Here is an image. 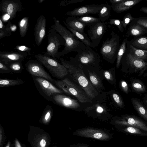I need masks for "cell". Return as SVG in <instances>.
Masks as SVG:
<instances>
[{"instance_id": "42", "label": "cell", "mask_w": 147, "mask_h": 147, "mask_svg": "<svg viewBox=\"0 0 147 147\" xmlns=\"http://www.w3.org/2000/svg\"><path fill=\"white\" fill-rule=\"evenodd\" d=\"M135 20L138 23L147 29V17H140L136 18Z\"/></svg>"}, {"instance_id": "12", "label": "cell", "mask_w": 147, "mask_h": 147, "mask_svg": "<svg viewBox=\"0 0 147 147\" xmlns=\"http://www.w3.org/2000/svg\"><path fill=\"white\" fill-rule=\"evenodd\" d=\"M25 66L27 71L33 77L42 78L53 82L54 80L37 60H29L26 62Z\"/></svg>"}, {"instance_id": "4", "label": "cell", "mask_w": 147, "mask_h": 147, "mask_svg": "<svg viewBox=\"0 0 147 147\" xmlns=\"http://www.w3.org/2000/svg\"><path fill=\"white\" fill-rule=\"evenodd\" d=\"M110 38L104 41L100 48V52L104 59L108 62L113 63L117 58L120 46V36L112 31Z\"/></svg>"}, {"instance_id": "37", "label": "cell", "mask_w": 147, "mask_h": 147, "mask_svg": "<svg viewBox=\"0 0 147 147\" xmlns=\"http://www.w3.org/2000/svg\"><path fill=\"white\" fill-rule=\"evenodd\" d=\"M121 21L118 19L111 18L109 19V24L116 26L121 32H123L124 31V28Z\"/></svg>"}, {"instance_id": "6", "label": "cell", "mask_w": 147, "mask_h": 147, "mask_svg": "<svg viewBox=\"0 0 147 147\" xmlns=\"http://www.w3.org/2000/svg\"><path fill=\"white\" fill-rule=\"evenodd\" d=\"M48 44L46 51L43 55L52 57L53 59L58 58L59 49L62 46H65V41L63 37L57 32L52 29H50L47 36Z\"/></svg>"}, {"instance_id": "29", "label": "cell", "mask_w": 147, "mask_h": 147, "mask_svg": "<svg viewBox=\"0 0 147 147\" xmlns=\"http://www.w3.org/2000/svg\"><path fill=\"white\" fill-rule=\"evenodd\" d=\"M127 40L126 38L124 39L121 43L120 45L116 58V67L117 68L119 67L122 58L126 51Z\"/></svg>"}, {"instance_id": "1", "label": "cell", "mask_w": 147, "mask_h": 147, "mask_svg": "<svg viewBox=\"0 0 147 147\" xmlns=\"http://www.w3.org/2000/svg\"><path fill=\"white\" fill-rule=\"evenodd\" d=\"M70 61L60 58L61 63L67 69L73 82L80 87L92 100L98 95L97 90L92 84L84 72V66L71 57Z\"/></svg>"}, {"instance_id": "27", "label": "cell", "mask_w": 147, "mask_h": 147, "mask_svg": "<svg viewBox=\"0 0 147 147\" xmlns=\"http://www.w3.org/2000/svg\"><path fill=\"white\" fill-rule=\"evenodd\" d=\"M131 102L136 110L144 119L147 121V110L138 100L132 98Z\"/></svg>"}, {"instance_id": "23", "label": "cell", "mask_w": 147, "mask_h": 147, "mask_svg": "<svg viewBox=\"0 0 147 147\" xmlns=\"http://www.w3.org/2000/svg\"><path fill=\"white\" fill-rule=\"evenodd\" d=\"M85 70L87 71L89 80L96 89L99 91L103 89L102 84L100 77L92 70V67L84 66Z\"/></svg>"}, {"instance_id": "8", "label": "cell", "mask_w": 147, "mask_h": 147, "mask_svg": "<svg viewBox=\"0 0 147 147\" xmlns=\"http://www.w3.org/2000/svg\"><path fill=\"white\" fill-rule=\"evenodd\" d=\"M33 79L40 94L48 100L51 101L54 94L64 93L62 90L45 78L33 76Z\"/></svg>"}, {"instance_id": "28", "label": "cell", "mask_w": 147, "mask_h": 147, "mask_svg": "<svg viewBox=\"0 0 147 147\" xmlns=\"http://www.w3.org/2000/svg\"><path fill=\"white\" fill-rule=\"evenodd\" d=\"M0 87L3 88L14 86L23 84L24 81L21 79H0Z\"/></svg>"}, {"instance_id": "13", "label": "cell", "mask_w": 147, "mask_h": 147, "mask_svg": "<svg viewBox=\"0 0 147 147\" xmlns=\"http://www.w3.org/2000/svg\"><path fill=\"white\" fill-rule=\"evenodd\" d=\"M22 10V4L20 0H3L0 3V11L8 15L11 20L15 17L18 12Z\"/></svg>"}, {"instance_id": "45", "label": "cell", "mask_w": 147, "mask_h": 147, "mask_svg": "<svg viewBox=\"0 0 147 147\" xmlns=\"http://www.w3.org/2000/svg\"><path fill=\"white\" fill-rule=\"evenodd\" d=\"M9 36L3 30L0 29V39L5 36Z\"/></svg>"}, {"instance_id": "36", "label": "cell", "mask_w": 147, "mask_h": 147, "mask_svg": "<svg viewBox=\"0 0 147 147\" xmlns=\"http://www.w3.org/2000/svg\"><path fill=\"white\" fill-rule=\"evenodd\" d=\"M136 18L133 17L130 13H127L123 17L121 21L124 29L125 30L128 24L132 21L135 20Z\"/></svg>"}, {"instance_id": "40", "label": "cell", "mask_w": 147, "mask_h": 147, "mask_svg": "<svg viewBox=\"0 0 147 147\" xmlns=\"http://www.w3.org/2000/svg\"><path fill=\"white\" fill-rule=\"evenodd\" d=\"M112 96L114 101L117 105L119 107H123V102L119 96L117 94L114 93L113 94Z\"/></svg>"}, {"instance_id": "21", "label": "cell", "mask_w": 147, "mask_h": 147, "mask_svg": "<svg viewBox=\"0 0 147 147\" xmlns=\"http://www.w3.org/2000/svg\"><path fill=\"white\" fill-rule=\"evenodd\" d=\"M127 51L134 58L147 63V51L137 49L131 45L127 40Z\"/></svg>"}, {"instance_id": "22", "label": "cell", "mask_w": 147, "mask_h": 147, "mask_svg": "<svg viewBox=\"0 0 147 147\" xmlns=\"http://www.w3.org/2000/svg\"><path fill=\"white\" fill-rule=\"evenodd\" d=\"M65 22L73 30L80 33H84V29L86 26L79 21L76 16H72L67 17Z\"/></svg>"}, {"instance_id": "16", "label": "cell", "mask_w": 147, "mask_h": 147, "mask_svg": "<svg viewBox=\"0 0 147 147\" xmlns=\"http://www.w3.org/2000/svg\"><path fill=\"white\" fill-rule=\"evenodd\" d=\"M28 55L27 53L22 52H0V61L7 65L14 62H22Z\"/></svg>"}, {"instance_id": "34", "label": "cell", "mask_w": 147, "mask_h": 147, "mask_svg": "<svg viewBox=\"0 0 147 147\" xmlns=\"http://www.w3.org/2000/svg\"><path fill=\"white\" fill-rule=\"evenodd\" d=\"M131 87L134 91L138 92H144L146 90L143 84L138 80H135L132 82Z\"/></svg>"}, {"instance_id": "47", "label": "cell", "mask_w": 147, "mask_h": 147, "mask_svg": "<svg viewBox=\"0 0 147 147\" xmlns=\"http://www.w3.org/2000/svg\"><path fill=\"white\" fill-rule=\"evenodd\" d=\"M70 147H88V146L86 144H78L72 145Z\"/></svg>"}, {"instance_id": "39", "label": "cell", "mask_w": 147, "mask_h": 147, "mask_svg": "<svg viewBox=\"0 0 147 147\" xmlns=\"http://www.w3.org/2000/svg\"><path fill=\"white\" fill-rule=\"evenodd\" d=\"M85 0H65L62 1L59 4L60 6H64L71 4L82 2Z\"/></svg>"}, {"instance_id": "20", "label": "cell", "mask_w": 147, "mask_h": 147, "mask_svg": "<svg viewBox=\"0 0 147 147\" xmlns=\"http://www.w3.org/2000/svg\"><path fill=\"white\" fill-rule=\"evenodd\" d=\"M142 0H124L123 1L117 4L112 5L111 6L113 10L117 13L124 12L131 8Z\"/></svg>"}, {"instance_id": "44", "label": "cell", "mask_w": 147, "mask_h": 147, "mask_svg": "<svg viewBox=\"0 0 147 147\" xmlns=\"http://www.w3.org/2000/svg\"><path fill=\"white\" fill-rule=\"evenodd\" d=\"M104 75L105 78L109 81H113V78L111 73L108 71H105L104 72Z\"/></svg>"}, {"instance_id": "5", "label": "cell", "mask_w": 147, "mask_h": 147, "mask_svg": "<svg viewBox=\"0 0 147 147\" xmlns=\"http://www.w3.org/2000/svg\"><path fill=\"white\" fill-rule=\"evenodd\" d=\"M34 57L36 60L46 67L54 77L60 79L68 75L67 69L55 59L40 53L35 55Z\"/></svg>"}, {"instance_id": "31", "label": "cell", "mask_w": 147, "mask_h": 147, "mask_svg": "<svg viewBox=\"0 0 147 147\" xmlns=\"http://www.w3.org/2000/svg\"><path fill=\"white\" fill-rule=\"evenodd\" d=\"M29 18L26 16L23 18L19 22L20 34V36L24 37L26 35L28 26Z\"/></svg>"}, {"instance_id": "11", "label": "cell", "mask_w": 147, "mask_h": 147, "mask_svg": "<svg viewBox=\"0 0 147 147\" xmlns=\"http://www.w3.org/2000/svg\"><path fill=\"white\" fill-rule=\"evenodd\" d=\"M121 63L135 71H139L140 76L147 70V62L133 57L126 50L122 58Z\"/></svg>"}, {"instance_id": "3", "label": "cell", "mask_w": 147, "mask_h": 147, "mask_svg": "<svg viewBox=\"0 0 147 147\" xmlns=\"http://www.w3.org/2000/svg\"><path fill=\"white\" fill-rule=\"evenodd\" d=\"M53 82L64 93L74 96L80 102H92L83 90L68 78L60 80H54Z\"/></svg>"}, {"instance_id": "24", "label": "cell", "mask_w": 147, "mask_h": 147, "mask_svg": "<svg viewBox=\"0 0 147 147\" xmlns=\"http://www.w3.org/2000/svg\"><path fill=\"white\" fill-rule=\"evenodd\" d=\"M129 42L136 48L147 51V36L134 37Z\"/></svg>"}, {"instance_id": "33", "label": "cell", "mask_w": 147, "mask_h": 147, "mask_svg": "<svg viewBox=\"0 0 147 147\" xmlns=\"http://www.w3.org/2000/svg\"><path fill=\"white\" fill-rule=\"evenodd\" d=\"M142 130L135 127L127 126L123 129L124 131L128 133L137 134L142 136H147V134L142 131Z\"/></svg>"}, {"instance_id": "54", "label": "cell", "mask_w": 147, "mask_h": 147, "mask_svg": "<svg viewBox=\"0 0 147 147\" xmlns=\"http://www.w3.org/2000/svg\"><path fill=\"white\" fill-rule=\"evenodd\" d=\"M9 144H8V146H6V147H9Z\"/></svg>"}, {"instance_id": "2", "label": "cell", "mask_w": 147, "mask_h": 147, "mask_svg": "<svg viewBox=\"0 0 147 147\" xmlns=\"http://www.w3.org/2000/svg\"><path fill=\"white\" fill-rule=\"evenodd\" d=\"M54 24L51 28L58 33L65 41L64 47L59 52L58 58L71 52H76L78 53L85 49L86 46L69 30L62 25L59 20L55 17L53 18Z\"/></svg>"}, {"instance_id": "52", "label": "cell", "mask_w": 147, "mask_h": 147, "mask_svg": "<svg viewBox=\"0 0 147 147\" xmlns=\"http://www.w3.org/2000/svg\"><path fill=\"white\" fill-rule=\"evenodd\" d=\"M15 147H21L20 143L17 140L15 141Z\"/></svg>"}, {"instance_id": "19", "label": "cell", "mask_w": 147, "mask_h": 147, "mask_svg": "<svg viewBox=\"0 0 147 147\" xmlns=\"http://www.w3.org/2000/svg\"><path fill=\"white\" fill-rule=\"evenodd\" d=\"M135 20L129 23L127 32L124 36L125 37L141 36L147 33V29L138 23Z\"/></svg>"}, {"instance_id": "32", "label": "cell", "mask_w": 147, "mask_h": 147, "mask_svg": "<svg viewBox=\"0 0 147 147\" xmlns=\"http://www.w3.org/2000/svg\"><path fill=\"white\" fill-rule=\"evenodd\" d=\"M52 107L48 105L46 106L43 112L42 117V120L43 122L47 123L50 120L53 113Z\"/></svg>"}, {"instance_id": "51", "label": "cell", "mask_w": 147, "mask_h": 147, "mask_svg": "<svg viewBox=\"0 0 147 147\" xmlns=\"http://www.w3.org/2000/svg\"><path fill=\"white\" fill-rule=\"evenodd\" d=\"M5 27L4 26L1 19H0V29L4 30Z\"/></svg>"}, {"instance_id": "25", "label": "cell", "mask_w": 147, "mask_h": 147, "mask_svg": "<svg viewBox=\"0 0 147 147\" xmlns=\"http://www.w3.org/2000/svg\"><path fill=\"white\" fill-rule=\"evenodd\" d=\"M63 23L67 28L71 32L74 34L86 46L90 47L92 48H95L96 47L92 43L90 40L85 33H81L75 31L69 27L63 21Z\"/></svg>"}, {"instance_id": "17", "label": "cell", "mask_w": 147, "mask_h": 147, "mask_svg": "<svg viewBox=\"0 0 147 147\" xmlns=\"http://www.w3.org/2000/svg\"><path fill=\"white\" fill-rule=\"evenodd\" d=\"M51 101L58 105L68 108L76 109L80 106L78 100L62 94H54Z\"/></svg>"}, {"instance_id": "38", "label": "cell", "mask_w": 147, "mask_h": 147, "mask_svg": "<svg viewBox=\"0 0 147 147\" xmlns=\"http://www.w3.org/2000/svg\"><path fill=\"white\" fill-rule=\"evenodd\" d=\"M8 65H5L0 61V73L6 74L13 73Z\"/></svg>"}, {"instance_id": "14", "label": "cell", "mask_w": 147, "mask_h": 147, "mask_svg": "<svg viewBox=\"0 0 147 147\" xmlns=\"http://www.w3.org/2000/svg\"><path fill=\"white\" fill-rule=\"evenodd\" d=\"M103 4H92L80 7L73 10L67 12V16H81L89 14H98L101 9Z\"/></svg>"}, {"instance_id": "10", "label": "cell", "mask_w": 147, "mask_h": 147, "mask_svg": "<svg viewBox=\"0 0 147 147\" xmlns=\"http://www.w3.org/2000/svg\"><path fill=\"white\" fill-rule=\"evenodd\" d=\"M74 134L80 137L90 138L102 141L108 140L111 138V135L109 132L91 127L78 129Z\"/></svg>"}, {"instance_id": "46", "label": "cell", "mask_w": 147, "mask_h": 147, "mask_svg": "<svg viewBox=\"0 0 147 147\" xmlns=\"http://www.w3.org/2000/svg\"><path fill=\"white\" fill-rule=\"evenodd\" d=\"M124 0H110V2L112 5H115L119 4L123 1Z\"/></svg>"}, {"instance_id": "30", "label": "cell", "mask_w": 147, "mask_h": 147, "mask_svg": "<svg viewBox=\"0 0 147 147\" xmlns=\"http://www.w3.org/2000/svg\"><path fill=\"white\" fill-rule=\"evenodd\" d=\"M77 17L80 22L84 24L86 26H89L100 21L99 18L94 17L90 16H83Z\"/></svg>"}, {"instance_id": "48", "label": "cell", "mask_w": 147, "mask_h": 147, "mask_svg": "<svg viewBox=\"0 0 147 147\" xmlns=\"http://www.w3.org/2000/svg\"><path fill=\"white\" fill-rule=\"evenodd\" d=\"M96 110L98 113H102L104 111L102 107L99 106L98 107Z\"/></svg>"}, {"instance_id": "41", "label": "cell", "mask_w": 147, "mask_h": 147, "mask_svg": "<svg viewBox=\"0 0 147 147\" xmlns=\"http://www.w3.org/2000/svg\"><path fill=\"white\" fill-rule=\"evenodd\" d=\"M15 49L22 52L28 53V55L30 54V52L32 50L31 48L24 45L16 46Z\"/></svg>"}, {"instance_id": "49", "label": "cell", "mask_w": 147, "mask_h": 147, "mask_svg": "<svg viewBox=\"0 0 147 147\" xmlns=\"http://www.w3.org/2000/svg\"><path fill=\"white\" fill-rule=\"evenodd\" d=\"M140 11L147 14V7H144L141 8Z\"/></svg>"}, {"instance_id": "15", "label": "cell", "mask_w": 147, "mask_h": 147, "mask_svg": "<svg viewBox=\"0 0 147 147\" xmlns=\"http://www.w3.org/2000/svg\"><path fill=\"white\" fill-rule=\"evenodd\" d=\"M46 19L43 15H41L37 18L34 28L35 42L37 46L41 44L46 33Z\"/></svg>"}, {"instance_id": "7", "label": "cell", "mask_w": 147, "mask_h": 147, "mask_svg": "<svg viewBox=\"0 0 147 147\" xmlns=\"http://www.w3.org/2000/svg\"><path fill=\"white\" fill-rule=\"evenodd\" d=\"M86 46L85 49L76 55L75 60L83 66L98 67L100 58L96 49Z\"/></svg>"}, {"instance_id": "26", "label": "cell", "mask_w": 147, "mask_h": 147, "mask_svg": "<svg viewBox=\"0 0 147 147\" xmlns=\"http://www.w3.org/2000/svg\"><path fill=\"white\" fill-rule=\"evenodd\" d=\"M111 7L107 2L103 4L101 9L98 14L99 18L102 22H105L111 16Z\"/></svg>"}, {"instance_id": "53", "label": "cell", "mask_w": 147, "mask_h": 147, "mask_svg": "<svg viewBox=\"0 0 147 147\" xmlns=\"http://www.w3.org/2000/svg\"><path fill=\"white\" fill-rule=\"evenodd\" d=\"M146 103L147 104V100L145 101Z\"/></svg>"}, {"instance_id": "55", "label": "cell", "mask_w": 147, "mask_h": 147, "mask_svg": "<svg viewBox=\"0 0 147 147\" xmlns=\"http://www.w3.org/2000/svg\"></svg>"}, {"instance_id": "50", "label": "cell", "mask_w": 147, "mask_h": 147, "mask_svg": "<svg viewBox=\"0 0 147 147\" xmlns=\"http://www.w3.org/2000/svg\"><path fill=\"white\" fill-rule=\"evenodd\" d=\"M46 142L45 140L42 139L41 140L40 145L41 147H45L46 146Z\"/></svg>"}, {"instance_id": "35", "label": "cell", "mask_w": 147, "mask_h": 147, "mask_svg": "<svg viewBox=\"0 0 147 147\" xmlns=\"http://www.w3.org/2000/svg\"><path fill=\"white\" fill-rule=\"evenodd\" d=\"M13 72L20 73L24 69L21 62H14L7 65Z\"/></svg>"}, {"instance_id": "43", "label": "cell", "mask_w": 147, "mask_h": 147, "mask_svg": "<svg viewBox=\"0 0 147 147\" xmlns=\"http://www.w3.org/2000/svg\"><path fill=\"white\" fill-rule=\"evenodd\" d=\"M121 86L123 91L126 94L129 93V88L127 83L124 80H122L120 82Z\"/></svg>"}, {"instance_id": "18", "label": "cell", "mask_w": 147, "mask_h": 147, "mask_svg": "<svg viewBox=\"0 0 147 147\" xmlns=\"http://www.w3.org/2000/svg\"><path fill=\"white\" fill-rule=\"evenodd\" d=\"M118 125L134 127L147 132V125L143 121L134 116L125 115L115 121Z\"/></svg>"}, {"instance_id": "9", "label": "cell", "mask_w": 147, "mask_h": 147, "mask_svg": "<svg viewBox=\"0 0 147 147\" xmlns=\"http://www.w3.org/2000/svg\"><path fill=\"white\" fill-rule=\"evenodd\" d=\"M109 24L108 22L100 21L89 26L87 33L92 42L96 47H98L107 30Z\"/></svg>"}]
</instances>
